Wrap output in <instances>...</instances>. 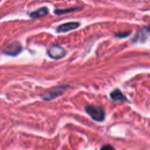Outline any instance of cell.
I'll list each match as a JSON object with an SVG mask.
<instances>
[{
	"instance_id": "1",
	"label": "cell",
	"mask_w": 150,
	"mask_h": 150,
	"mask_svg": "<svg viewBox=\"0 0 150 150\" xmlns=\"http://www.w3.org/2000/svg\"><path fill=\"white\" fill-rule=\"evenodd\" d=\"M86 111L91 117L96 121H103L105 119V110L102 106H95L88 105L86 107Z\"/></svg>"
},
{
	"instance_id": "2",
	"label": "cell",
	"mask_w": 150,
	"mask_h": 150,
	"mask_svg": "<svg viewBox=\"0 0 150 150\" xmlns=\"http://www.w3.org/2000/svg\"><path fill=\"white\" fill-rule=\"evenodd\" d=\"M67 88V86H57V88H54L52 90H50L48 92H46L45 94H43L41 96V98L45 101H50L52 100V99L57 98L58 96L62 95L64 93V91Z\"/></svg>"
},
{
	"instance_id": "3",
	"label": "cell",
	"mask_w": 150,
	"mask_h": 150,
	"mask_svg": "<svg viewBox=\"0 0 150 150\" xmlns=\"http://www.w3.org/2000/svg\"><path fill=\"white\" fill-rule=\"evenodd\" d=\"M47 54L50 58L54 59V60H59V59L63 58L66 54V52H65V50L62 46L58 45V44H54V45H52L48 48Z\"/></svg>"
},
{
	"instance_id": "4",
	"label": "cell",
	"mask_w": 150,
	"mask_h": 150,
	"mask_svg": "<svg viewBox=\"0 0 150 150\" xmlns=\"http://www.w3.org/2000/svg\"><path fill=\"white\" fill-rule=\"evenodd\" d=\"M80 24L77 22H70V23H65L63 25L59 26L57 28V32L58 33H64V32H68V31H72V30L76 29V28L79 27Z\"/></svg>"
},
{
	"instance_id": "5",
	"label": "cell",
	"mask_w": 150,
	"mask_h": 150,
	"mask_svg": "<svg viewBox=\"0 0 150 150\" xmlns=\"http://www.w3.org/2000/svg\"><path fill=\"white\" fill-rule=\"evenodd\" d=\"M148 35H149V27L142 28L141 30H139L136 37L133 39V42L134 43H136V42H145L148 38Z\"/></svg>"
},
{
	"instance_id": "6",
	"label": "cell",
	"mask_w": 150,
	"mask_h": 150,
	"mask_svg": "<svg viewBox=\"0 0 150 150\" xmlns=\"http://www.w3.org/2000/svg\"><path fill=\"white\" fill-rule=\"evenodd\" d=\"M20 52H21V44L19 42H13L4 50V54L8 56H17Z\"/></svg>"
},
{
	"instance_id": "7",
	"label": "cell",
	"mask_w": 150,
	"mask_h": 150,
	"mask_svg": "<svg viewBox=\"0 0 150 150\" xmlns=\"http://www.w3.org/2000/svg\"><path fill=\"white\" fill-rule=\"evenodd\" d=\"M48 13H50V11H48L47 7H40L37 11L30 13V17H31V19H37V18H41V17H44V16L48 15Z\"/></svg>"
},
{
	"instance_id": "8",
	"label": "cell",
	"mask_w": 150,
	"mask_h": 150,
	"mask_svg": "<svg viewBox=\"0 0 150 150\" xmlns=\"http://www.w3.org/2000/svg\"><path fill=\"white\" fill-rule=\"evenodd\" d=\"M110 97L113 101H118V102H125V101H127L125 96L119 90L113 91V92L110 94Z\"/></svg>"
},
{
	"instance_id": "9",
	"label": "cell",
	"mask_w": 150,
	"mask_h": 150,
	"mask_svg": "<svg viewBox=\"0 0 150 150\" xmlns=\"http://www.w3.org/2000/svg\"><path fill=\"white\" fill-rule=\"evenodd\" d=\"M77 9H80V8L79 7H72V8H67V9H56V11H54V13H57V15H62V13L77 11Z\"/></svg>"
},
{
	"instance_id": "10",
	"label": "cell",
	"mask_w": 150,
	"mask_h": 150,
	"mask_svg": "<svg viewBox=\"0 0 150 150\" xmlns=\"http://www.w3.org/2000/svg\"><path fill=\"white\" fill-rule=\"evenodd\" d=\"M129 32H121V34H119V33L115 34L116 37H127V36H129Z\"/></svg>"
},
{
	"instance_id": "11",
	"label": "cell",
	"mask_w": 150,
	"mask_h": 150,
	"mask_svg": "<svg viewBox=\"0 0 150 150\" xmlns=\"http://www.w3.org/2000/svg\"><path fill=\"white\" fill-rule=\"evenodd\" d=\"M101 150H114V148H113L111 145H104L102 148H101Z\"/></svg>"
}]
</instances>
